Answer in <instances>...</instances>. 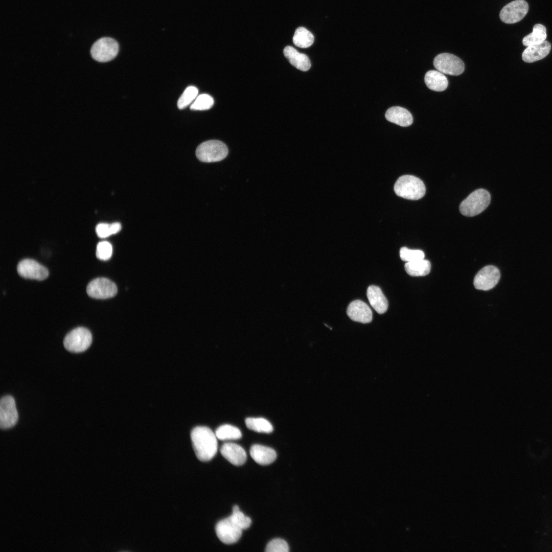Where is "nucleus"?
Instances as JSON below:
<instances>
[{"instance_id":"obj_1","label":"nucleus","mask_w":552,"mask_h":552,"mask_svg":"<svg viewBox=\"0 0 552 552\" xmlns=\"http://www.w3.org/2000/svg\"><path fill=\"white\" fill-rule=\"evenodd\" d=\"M193 448L197 458L202 462H208L216 455L218 443L217 438L208 427L197 426L191 432Z\"/></svg>"},{"instance_id":"obj_2","label":"nucleus","mask_w":552,"mask_h":552,"mask_svg":"<svg viewBox=\"0 0 552 552\" xmlns=\"http://www.w3.org/2000/svg\"><path fill=\"white\" fill-rule=\"evenodd\" d=\"M394 189L398 196L409 200L420 199L426 192L422 180L410 175L400 176L395 182Z\"/></svg>"},{"instance_id":"obj_3","label":"nucleus","mask_w":552,"mask_h":552,"mask_svg":"<svg viewBox=\"0 0 552 552\" xmlns=\"http://www.w3.org/2000/svg\"><path fill=\"white\" fill-rule=\"evenodd\" d=\"M490 200V194L487 190L483 189H477L471 193L461 202L459 211L464 216H476L488 207Z\"/></svg>"},{"instance_id":"obj_4","label":"nucleus","mask_w":552,"mask_h":552,"mask_svg":"<svg viewBox=\"0 0 552 552\" xmlns=\"http://www.w3.org/2000/svg\"><path fill=\"white\" fill-rule=\"evenodd\" d=\"M228 154L227 146L218 140H210L200 144L196 150L198 159L202 162L212 163L220 161Z\"/></svg>"},{"instance_id":"obj_5","label":"nucleus","mask_w":552,"mask_h":552,"mask_svg":"<svg viewBox=\"0 0 552 552\" xmlns=\"http://www.w3.org/2000/svg\"><path fill=\"white\" fill-rule=\"evenodd\" d=\"M92 336L86 328L79 327L68 333L63 340L64 348L72 353H80L85 351L90 346Z\"/></svg>"},{"instance_id":"obj_6","label":"nucleus","mask_w":552,"mask_h":552,"mask_svg":"<svg viewBox=\"0 0 552 552\" xmlns=\"http://www.w3.org/2000/svg\"><path fill=\"white\" fill-rule=\"evenodd\" d=\"M119 44L112 38L104 37L97 40L91 46L90 55L97 61L106 62L113 59L119 52Z\"/></svg>"},{"instance_id":"obj_7","label":"nucleus","mask_w":552,"mask_h":552,"mask_svg":"<svg viewBox=\"0 0 552 552\" xmlns=\"http://www.w3.org/2000/svg\"><path fill=\"white\" fill-rule=\"evenodd\" d=\"M433 63L438 71L452 76L462 74L465 69L464 63L459 58L447 53L438 55L434 58Z\"/></svg>"},{"instance_id":"obj_8","label":"nucleus","mask_w":552,"mask_h":552,"mask_svg":"<svg viewBox=\"0 0 552 552\" xmlns=\"http://www.w3.org/2000/svg\"><path fill=\"white\" fill-rule=\"evenodd\" d=\"M118 291L116 285L111 280L105 278H96L87 285L86 292L91 297L106 299L112 297Z\"/></svg>"},{"instance_id":"obj_9","label":"nucleus","mask_w":552,"mask_h":552,"mask_svg":"<svg viewBox=\"0 0 552 552\" xmlns=\"http://www.w3.org/2000/svg\"><path fill=\"white\" fill-rule=\"evenodd\" d=\"M528 11V5L524 0H515L503 7L499 13L502 21L514 24L520 21Z\"/></svg>"},{"instance_id":"obj_10","label":"nucleus","mask_w":552,"mask_h":552,"mask_svg":"<svg viewBox=\"0 0 552 552\" xmlns=\"http://www.w3.org/2000/svg\"><path fill=\"white\" fill-rule=\"evenodd\" d=\"M15 402L11 396L2 397L0 401V427L6 429L13 427L18 420Z\"/></svg>"},{"instance_id":"obj_11","label":"nucleus","mask_w":552,"mask_h":552,"mask_svg":"<svg viewBox=\"0 0 552 552\" xmlns=\"http://www.w3.org/2000/svg\"><path fill=\"white\" fill-rule=\"evenodd\" d=\"M500 278L499 270L494 266L488 265L477 272L474 277L473 284L477 289L489 290L497 285Z\"/></svg>"},{"instance_id":"obj_12","label":"nucleus","mask_w":552,"mask_h":552,"mask_svg":"<svg viewBox=\"0 0 552 552\" xmlns=\"http://www.w3.org/2000/svg\"><path fill=\"white\" fill-rule=\"evenodd\" d=\"M215 531L219 539L226 544L236 543L242 534V530L233 523L229 517L219 521L216 525Z\"/></svg>"},{"instance_id":"obj_13","label":"nucleus","mask_w":552,"mask_h":552,"mask_svg":"<svg viewBox=\"0 0 552 552\" xmlns=\"http://www.w3.org/2000/svg\"><path fill=\"white\" fill-rule=\"evenodd\" d=\"M17 272L21 277L41 281L49 275L48 269L36 261L26 259L21 261L17 267Z\"/></svg>"},{"instance_id":"obj_14","label":"nucleus","mask_w":552,"mask_h":552,"mask_svg":"<svg viewBox=\"0 0 552 552\" xmlns=\"http://www.w3.org/2000/svg\"><path fill=\"white\" fill-rule=\"evenodd\" d=\"M347 313L353 321L363 324L370 323L372 320V311L369 306L361 300L352 302L348 306Z\"/></svg>"},{"instance_id":"obj_15","label":"nucleus","mask_w":552,"mask_h":552,"mask_svg":"<svg viewBox=\"0 0 552 552\" xmlns=\"http://www.w3.org/2000/svg\"><path fill=\"white\" fill-rule=\"evenodd\" d=\"M222 456L229 463L235 466L243 465L247 459L244 449L240 445L234 443H225L220 448Z\"/></svg>"},{"instance_id":"obj_16","label":"nucleus","mask_w":552,"mask_h":552,"mask_svg":"<svg viewBox=\"0 0 552 552\" xmlns=\"http://www.w3.org/2000/svg\"><path fill=\"white\" fill-rule=\"evenodd\" d=\"M550 50V43L545 40L541 43L527 47L522 53V58L525 62H534L545 57Z\"/></svg>"},{"instance_id":"obj_17","label":"nucleus","mask_w":552,"mask_h":552,"mask_svg":"<svg viewBox=\"0 0 552 552\" xmlns=\"http://www.w3.org/2000/svg\"><path fill=\"white\" fill-rule=\"evenodd\" d=\"M250 455L257 464L261 465L271 464L275 460L277 456V453L273 449L259 444L251 446L250 449Z\"/></svg>"},{"instance_id":"obj_18","label":"nucleus","mask_w":552,"mask_h":552,"mask_svg":"<svg viewBox=\"0 0 552 552\" xmlns=\"http://www.w3.org/2000/svg\"><path fill=\"white\" fill-rule=\"evenodd\" d=\"M283 53L290 63L298 70L307 71L310 68L311 62L308 56L305 54L300 53L293 47L286 46L283 50Z\"/></svg>"},{"instance_id":"obj_19","label":"nucleus","mask_w":552,"mask_h":552,"mask_svg":"<svg viewBox=\"0 0 552 552\" xmlns=\"http://www.w3.org/2000/svg\"><path fill=\"white\" fill-rule=\"evenodd\" d=\"M367 297L371 306L379 314L385 313L388 308V302L381 289L376 286H370L367 290Z\"/></svg>"},{"instance_id":"obj_20","label":"nucleus","mask_w":552,"mask_h":552,"mask_svg":"<svg viewBox=\"0 0 552 552\" xmlns=\"http://www.w3.org/2000/svg\"><path fill=\"white\" fill-rule=\"evenodd\" d=\"M385 116L388 121L402 127L410 126L413 122L412 115L409 111L399 106L389 108Z\"/></svg>"},{"instance_id":"obj_21","label":"nucleus","mask_w":552,"mask_h":552,"mask_svg":"<svg viewBox=\"0 0 552 552\" xmlns=\"http://www.w3.org/2000/svg\"><path fill=\"white\" fill-rule=\"evenodd\" d=\"M424 80L429 89L436 91L445 90L448 84L446 77L439 71L431 70L427 72L425 75Z\"/></svg>"},{"instance_id":"obj_22","label":"nucleus","mask_w":552,"mask_h":552,"mask_svg":"<svg viewBox=\"0 0 552 552\" xmlns=\"http://www.w3.org/2000/svg\"><path fill=\"white\" fill-rule=\"evenodd\" d=\"M404 267L409 275L412 277H421L426 275L430 272L431 264L428 260L423 259L413 262H406Z\"/></svg>"},{"instance_id":"obj_23","label":"nucleus","mask_w":552,"mask_h":552,"mask_svg":"<svg viewBox=\"0 0 552 552\" xmlns=\"http://www.w3.org/2000/svg\"><path fill=\"white\" fill-rule=\"evenodd\" d=\"M546 37L545 27L541 24H536L533 32L523 38L522 43L526 47L540 44L545 40Z\"/></svg>"},{"instance_id":"obj_24","label":"nucleus","mask_w":552,"mask_h":552,"mask_svg":"<svg viewBox=\"0 0 552 552\" xmlns=\"http://www.w3.org/2000/svg\"><path fill=\"white\" fill-rule=\"evenodd\" d=\"M313 35L307 29L300 27L297 28L293 37V42L296 46L301 48L310 47L314 42Z\"/></svg>"},{"instance_id":"obj_25","label":"nucleus","mask_w":552,"mask_h":552,"mask_svg":"<svg viewBox=\"0 0 552 552\" xmlns=\"http://www.w3.org/2000/svg\"><path fill=\"white\" fill-rule=\"evenodd\" d=\"M245 422L249 429L256 432L269 433L273 430L272 424L263 418H247Z\"/></svg>"},{"instance_id":"obj_26","label":"nucleus","mask_w":552,"mask_h":552,"mask_svg":"<svg viewBox=\"0 0 552 552\" xmlns=\"http://www.w3.org/2000/svg\"><path fill=\"white\" fill-rule=\"evenodd\" d=\"M215 434L220 440H238L242 437L239 428L229 424L220 426L216 430Z\"/></svg>"},{"instance_id":"obj_27","label":"nucleus","mask_w":552,"mask_h":552,"mask_svg":"<svg viewBox=\"0 0 552 552\" xmlns=\"http://www.w3.org/2000/svg\"><path fill=\"white\" fill-rule=\"evenodd\" d=\"M198 93V89L193 86L188 87L179 97L177 102V107L182 109L187 107L195 99Z\"/></svg>"},{"instance_id":"obj_28","label":"nucleus","mask_w":552,"mask_h":552,"mask_svg":"<svg viewBox=\"0 0 552 552\" xmlns=\"http://www.w3.org/2000/svg\"><path fill=\"white\" fill-rule=\"evenodd\" d=\"M214 104L213 98L210 95L203 94L196 98L191 105L190 109L195 110H204L211 108Z\"/></svg>"},{"instance_id":"obj_29","label":"nucleus","mask_w":552,"mask_h":552,"mask_svg":"<svg viewBox=\"0 0 552 552\" xmlns=\"http://www.w3.org/2000/svg\"><path fill=\"white\" fill-rule=\"evenodd\" d=\"M400 257L402 261L410 262L424 259L425 254L421 250L403 247L400 250Z\"/></svg>"},{"instance_id":"obj_30","label":"nucleus","mask_w":552,"mask_h":552,"mask_svg":"<svg viewBox=\"0 0 552 552\" xmlns=\"http://www.w3.org/2000/svg\"><path fill=\"white\" fill-rule=\"evenodd\" d=\"M228 517L233 523L242 530L248 528L251 524V519L245 516L240 510L233 512L232 514Z\"/></svg>"},{"instance_id":"obj_31","label":"nucleus","mask_w":552,"mask_h":552,"mask_svg":"<svg viewBox=\"0 0 552 552\" xmlns=\"http://www.w3.org/2000/svg\"><path fill=\"white\" fill-rule=\"evenodd\" d=\"M112 254V247L111 244L107 241L99 242L96 248V256L98 259L106 261L109 260Z\"/></svg>"},{"instance_id":"obj_32","label":"nucleus","mask_w":552,"mask_h":552,"mask_svg":"<svg viewBox=\"0 0 552 552\" xmlns=\"http://www.w3.org/2000/svg\"><path fill=\"white\" fill-rule=\"evenodd\" d=\"M265 550L267 552H288L289 549L286 541L282 539L276 538L268 542Z\"/></svg>"},{"instance_id":"obj_33","label":"nucleus","mask_w":552,"mask_h":552,"mask_svg":"<svg viewBox=\"0 0 552 552\" xmlns=\"http://www.w3.org/2000/svg\"><path fill=\"white\" fill-rule=\"evenodd\" d=\"M96 232L100 238H106L113 235L111 224L99 223L96 227Z\"/></svg>"},{"instance_id":"obj_34","label":"nucleus","mask_w":552,"mask_h":552,"mask_svg":"<svg viewBox=\"0 0 552 552\" xmlns=\"http://www.w3.org/2000/svg\"><path fill=\"white\" fill-rule=\"evenodd\" d=\"M239 510V508L237 505H235L233 507V512H237Z\"/></svg>"}]
</instances>
